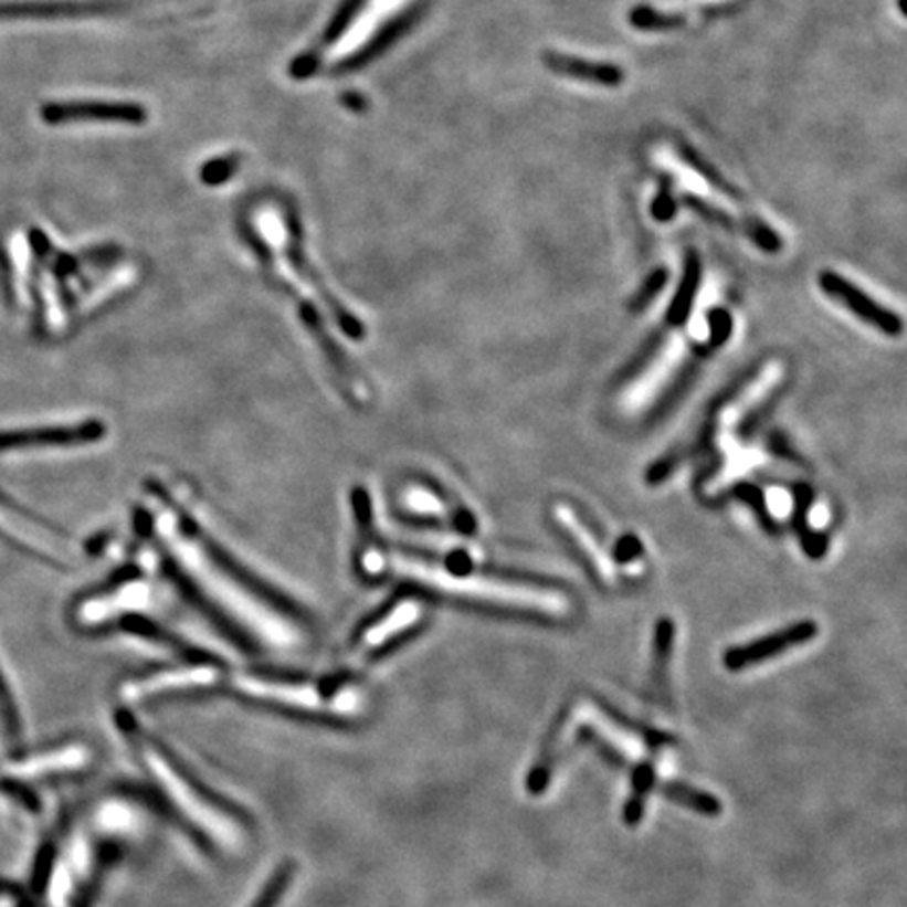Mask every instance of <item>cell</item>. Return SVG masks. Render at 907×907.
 Segmentation results:
<instances>
[{"instance_id":"obj_1","label":"cell","mask_w":907,"mask_h":907,"mask_svg":"<svg viewBox=\"0 0 907 907\" xmlns=\"http://www.w3.org/2000/svg\"><path fill=\"white\" fill-rule=\"evenodd\" d=\"M400 568L422 580L424 584H431L442 592L456 594V597L471 599V601H482L487 605L513 608L519 612L547 613V615H557L566 610V601L552 592L529 591L524 587L500 584V582L479 580V578H458V576L445 573L437 568H429L416 561H401Z\"/></svg>"},{"instance_id":"obj_2","label":"cell","mask_w":907,"mask_h":907,"mask_svg":"<svg viewBox=\"0 0 907 907\" xmlns=\"http://www.w3.org/2000/svg\"><path fill=\"white\" fill-rule=\"evenodd\" d=\"M146 760L154 778L167 790L172 802L190 818L191 822L198 823L223 843H235L233 839H238V830L233 827V823L221 811L212 809L211 802L204 801V797L196 794V788L190 781L183 780L169 762L154 750L146 752Z\"/></svg>"},{"instance_id":"obj_3","label":"cell","mask_w":907,"mask_h":907,"mask_svg":"<svg viewBox=\"0 0 907 907\" xmlns=\"http://www.w3.org/2000/svg\"><path fill=\"white\" fill-rule=\"evenodd\" d=\"M818 633H820V629L813 620H801L792 626L781 629L778 633L767 634L759 641H752V643H746V645H736V647L727 650L723 655V664H725V668L738 673V671H743L748 666L762 664L771 657H778L788 650L801 647L804 643L813 641Z\"/></svg>"},{"instance_id":"obj_4","label":"cell","mask_w":907,"mask_h":907,"mask_svg":"<svg viewBox=\"0 0 907 907\" xmlns=\"http://www.w3.org/2000/svg\"><path fill=\"white\" fill-rule=\"evenodd\" d=\"M820 288L825 295L841 300L851 314L862 317L864 321L876 326L885 335H890V337L901 335V330H904L901 317L888 312L883 305H878L872 296L865 295L862 288H857L853 282H848L843 275L834 274V272H822L820 274Z\"/></svg>"},{"instance_id":"obj_5","label":"cell","mask_w":907,"mask_h":907,"mask_svg":"<svg viewBox=\"0 0 907 907\" xmlns=\"http://www.w3.org/2000/svg\"><path fill=\"white\" fill-rule=\"evenodd\" d=\"M44 123H81V120H102V123H128L139 125L146 120V112L130 104H53L43 109Z\"/></svg>"},{"instance_id":"obj_6","label":"cell","mask_w":907,"mask_h":907,"mask_svg":"<svg viewBox=\"0 0 907 907\" xmlns=\"http://www.w3.org/2000/svg\"><path fill=\"white\" fill-rule=\"evenodd\" d=\"M106 426L102 422H85L74 426H51L15 431L11 435H0V447H32V445H74V443L97 442L104 437Z\"/></svg>"},{"instance_id":"obj_7","label":"cell","mask_w":907,"mask_h":907,"mask_svg":"<svg viewBox=\"0 0 907 907\" xmlns=\"http://www.w3.org/2000/svg\"><path fill=\"white\" fill-rule=\"evenodd\" d=\"M233 685H235L238 692H242L246 696L274 702V704H282V706L300 708V710H319V708H324L321 697L317 696L314 687H307V685L275 683V681H263V678H256V676H238L233 681Z\"/></svg>"},{"instance_id":"obj_8","label":"cell","mask_w":907,"mask_h":907,"mask_svg":"<svg viewBox=\"0 0 907 907\" xmlns=\"http://www.w3.org/2000/svg\"><path fill=\"white\" fill-rule=\"evenodd\" d=\"M542 62L550 72L576 78V81H587V83H597L601 86H620V83L624 81V70H620L618 65L591 62V60H582L573 55H563L557 51L545 53Z\"/></svg>"},{"instance_id":"obj_9","label":"cell","mask_w":907,"mask_h":907,"mask_svg":"<svg viewBox=\"0 0 907 907\" xmlns=\"http://www.w3.org/2000/svg\"><path fill=\"white\" fill-rule=\"evenodd\" d=\"M0 534L20 542L25 549L36 550L43 557H49L51 561H57L60 552L43 531L22 517V513L7 507L2 500H0Z\"/></svg>"},{"instance_id":"obj_10","label":"cell","mask_w":907,"mask_h":907,"mask_svg":"<svg viewBox=\"0 0 907 907\" xmlns=\"http://www.w3.org/2000/svg\"><path fill=\"white\" fill-rule=\"evenodd\" d=\"M212 681H214V673L211 668H204V666L202 668H191V671H177V673H169V675L151 676L146 681L133 683L130 689H128V696H154V694H162V692H170V689L209 685Z\"/></svg>"},{"instance_id":"obj_11","label":"cell","mask_w":907,"mask_h":907,"mask_svg":"<svg viewBox=\"0 0 907 907\" xmlns=\"http://www.w3.org/2000/svg\"><path fill=\"white\" fill-rule=\"evenodd\" d=\"M419 615H421V610L416 608V603H400L393 612L384 615L379 624H375L372 629L366 631L363 639H361V645L368 652L384 647L387 643L393 641V636L410 631L416 624Z\"/></svg>"},{"instance_id":"obj_12","label":"cell","mask_w":907,"mask_h":907,"mask_svg":"<svg viewBox=\"0 0 907 907\" xmlns=\"http://www.w3.org/2000/svg\"><path fill=\"white\" fill-rule=\"evenodd\" d=\"M655 792H660L664 799L671 802H676L683 809H692L699 815L706 818H717L723 811V804L718 801L715 794L704 792L699 788H694L689 783L683 781H660L655 783Z\"/></svg>"},{"instance_id":"obj_13","label":"cell","mask_w":907,"mask_h":907,"mask_svg":"<svg viewBox=\"0 0 907 907\" xmlns=\"http://www.w3.org/2000/svg\"><path fill=\"white\" fill-rule=\"evenodd\" d=\"M555 515H557L559 524L568 529L571 536L576 538L578 547L587 552V557L591 559V563L597 568V571H599L608 582H613L615 571H613L612 561L608 559V555H605L603 550L597 547V542L592 540L591 534H587V528L580 524V519L571 513L570 508L566 507L555 508Z\"/></svg>"},{"instance_id":"obj_14","label":"cell","mask_w":907,"mask_h":907,"mask_svg":"<svg viewBox=\"0 0 907 907\" xmlns=\"http://www.w3.org/2000/svg\"><path fill=\"white\" fill-rule=\"evenodd\" d=\"M699 280H702L699 259H697L694 253L687 254V259H685V275H683V280H681V286H678L675 298H673V305H671V309H668V321H671V324L678 326V324H683V321L687 319V316H689V312H692V307H694V300H696Z\"/></svg>"},{"instance_id":"obj_15","label":"cell","mask_w":907,"mask_h":907,"mask_svg":"<svg viewBox=\"0 0 907 907\" xmlns=\"http://www.w3.org/2000/svg\"><path fill=\"white\" fill-rule=\"evenodd\" d=\"M563 718H566V713L550 727L549 736L545 739V746H542V750H540V757H538L536 764H534L531 771H529L528 790L531 797H540V794L547 790V785H549L550 773H552V767H555V762H557V743H559L561 729H563V725H566Z\"/></svg>"},{"instance_id":"obj_16","label":"cell","mask_w":907,"mask_h":907,"mask_svg":"<svg viewBox=\"0 0 907 907\" xmlns=\"http://www.w3.org/2000/svg\"><path fill=\"white\" fill-rule=\"evenodd\" d=\"M86 760V750L83 748H64L53 755H43L32 760H23L13 767V771H20L22 776H43L53 771H65L81 767Z\"/></svg>"},{"instance_id":"obj_17","label":"cell","mask_w":907,"mask_h":907,"mask_svg":"<svg viewBox=\"0 0 907 907\" xmlns=\"http://www.w3.org/2000/svg\"><path fill=\"white\" fill-rule=\"evenodd\" d=\"M685 22V18L681 15H666L654 11L650 7H639L631 13V23L639 30H668V28H676Z\"/></svg>"},{"instance_id":"obj_18","label":"cell","mask_w":907,"mask_h":907,"mask_svg":"<svg viewBox=\"0 0 907 907\" xmlns=\"http://www.w3.org/2000/svg\"><path fill=\"white\" fill-rule=\"evenodd\" d=\"M746 232H748V235H750V238L759 244L762 251H767V253H776V251H780V235L773 232V230H769V228H767L762 221H759V219L750 217V219L746 221Z\"/></svg>"},{"instance_id":"obj_19","label":"cell","mask_w":907,"mask_h":907,"mask_svg":"<svg viewBox=\"0 0 907 907\" xmlns=\"http://www.w3.org/2000/svg\"><path fill=\"white\" fill-rule=\"evenodd\" d=\"M668 274L664 270H657L655 274L650 275V280L643 284V288L639 291V295L633 298V309H643L655 295H660L662 286L666 284Z\"/></svg>"},{"instance_id":"obj_20","label":"cell","mask_w":907,"mask_h":907,"mask_svg":"<svg viewBox=\"0 0 907 907\" xmlns=\"http://www.w3.org/2000/svg\"><path fill=\"white\" fill-rule=\"evenodd\" d=\"M710 326H713L710 337L720 342V340L727 338L729 330H731V317L727 316L725 312H713L710 314Z\"/></svg>"},{"instance_id":"obj_21","label":"cell","mask_w":907,"mask_h":907,"mask_svg":"<svg viewBox=\"0 0 907 907\" xmlns=\"http://www.w3.org/2000/svg\"><path fill=\"white\" fill-rule=\"evenodd\" d=\"M769 507L778 517H783V515H788V510L792 507V498L783 489H771L769 492Z\"/></svg>"},{"instance_id":"obj_22","label":"cell","mask_w":907,"mask_h":907,"mask_svg":"<svg viewBox=\"0 0 907 907\" xmlns=\"http://www.w3.org/2000/svg\"><path fill=\"white\" fill-rule=\"evenodd\" d=\"M284 885H288V872H286V876L282 874V876L275 878L272 888H267V893L261 897V901L254 907H274L275 901H277L280 895H282V890H284Z\"/></svg>"},{"instance_id":"obj_23","label":"cell","mask_w":907,"mask_h":907,"mask_svg":"<svg viewBox=\"0 0 907 907\" xmlns=\"http://www.w3.org/2000/svg\"><path fill=\"white\" fill-rule=\"evenodd\" d=\"M654 214L660 221H668L671 214H675V200L666 191H662V196L655 200Z\"/></svg>"},{"instance_id":"obj_24","label":"cell","mask_w":907,"mask_h":907,"mask_svg":"<svg viewBox=\"0 0 907 907\" xmlns=\"http://www.w3.org/2000/svg\"><path fill=\"white\" fill-rule=\"evenodd\" d=\"M825 519H827V513H825V508L820 507V505H818V507H813V517H811L813 526H818V528H820V526H823V524H825Z\"/></svg>"}]
</instances>
